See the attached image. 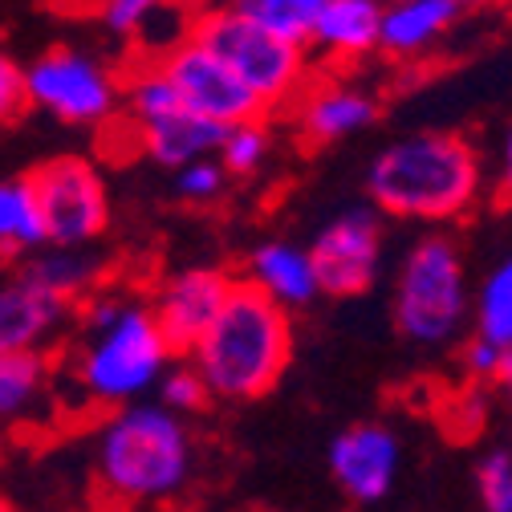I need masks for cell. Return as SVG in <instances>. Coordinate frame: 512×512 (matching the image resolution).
<instances>
[{"instance_id":"cell-1","label":"cell","mask_w":512,"mask_h":512,"mask_svg":"<svg viewBox=\"0 0 512 512\" xmlns=\"http://www.w3.org/2000/svg\"><path fill=\"white\" fill-rule=\"evenodd\" d=\"M370 208L399 220L452 224L480 204V151L456 131H419L387 143L366 171Z\"/></svg>"},{"instance_id":"cell-2","label":"cell","mask_w":512,"mask_h":512,"mask_svg":"<svg viewBox=\"0 0 512 512\" xmlns=\"http://www.w3.org/2000/svg\"><path fill=\"white\" fill-rule=\"evenodd\" d=\"M200 370L212 399L256 403L285 378L293 362V313L256 293L236 277L228 301L212 317V326L187 354Z\"/></svg>"},{"instance_id":"cell-3","label":"cell","mask_w":512,"mask_h":512,"mask_svg":"<svg viewBox=\"0 0 512 512\" xmlns=\"http://www.w3.org/2000/svg\"><path fill=\"white\" fill-rule=\"evenodd\" d=\"M191 435L179 415L159 403L118 407L98 439L102 488L122 504H155L183 492L191 480Z\"/></svg>"},{"instance_id":"cell-4","label":"cell","mask_w":512,"mask_h":512,"mask_svg":"<svg viewBox=\"0 0 512 512\" xmlns=\"http://www.w3.org/2000/svg\"><path fill=\"white\" fill-rule=\"evenodd\" d=\"M187 37L200 49H208L216 61L240 78V86L261 102L265 118L285 114L293 98L309 86V49L289 45L265 29H256L252 21L236 17L228 5H204L191 13Z\"/></svg>"},{"instance_id":"cell-5","label":"cell","mask_w":512,"mask_h":512,"mask_svg":"<svg viewBox=\"0 0 512 512\" xmlns=\"http://www.w3.org/2000/svg\"><path fill=\"white\" fill-rule=\"evenodd\" d=\"M395 326L407 342L439 350L452 346L472 313L468 273H464V252L452 236L431 232L419 236L395 277Z\"/></svg>"},{"instance_id":"cell-6","label":"cell","mask_w":512,"mask_h":512,"mask_svg":"<svg viewBox=\"0 0 512 512\" xmlns=\"http://www.w3.org/2000/svg\"><path fill=\"white\" fill-rule=\"evenodd\" d=\"M171 354L143 305H122V313L98 334H86L78 354V382L102 407H126L163 378Z\"/></svg>"},{"instance_id":"cell-7","label":"cell","mask_w":512,"mask_h":512,"mask_svg":"<svg viewBox=\"0 0 512 512\" xmlns=\"http://www.w3.org/2000/svg\"><path fill=\"white\" fill-rule=\"evenodd\" d=\"M21 183L33 196L45 240H53L57 248H78L106 232V224H110L106 183L90 159H82V155L45 159Z\"/></svg>"},{"instance_id":"cell-8","label":"cell","mask_w":512,"mask_h":512,"mask_svg":"<svg viewBox=\"0 0 512 512\" xmlns=\"http://www.w3.org/2000/svg\"><path fill=\"white\" fill-rule=\"evenodd\" d=\"M305 252H309L317 289L326 297H362L378 281L382 212L370 204H354V208L338 212L313 236V244Z\"/></svg>"},{"instance_id":"cell-9","label":"cell","mask_w":512,"mask_h":512,"mask_svg":"<svg viewBox=\"0 0 512 512\" xmlns=\"http://www.w3.org/2000/svg\"><path fill=\"white\" fill-rule=\"evenodd\" d=\"M155 66L175 86L187 114L216 122V126H224V131L228 126H240V122H261L265 118L261 102L240 86V78L224 66V61H216L208 49H200L191 37L179 41L175 49H167Z\"/></svg>"},{"instance_id":"cell-10","label":"cell","mask_w":512,"mask_h":512,"mask_svg":"<svg viewBox=\"0 0 512 512\" xmlns=\"http://www.w3.org/2000/svg\"><path fill=\"white\" fill-rule=\"evenodd\" d=\"M25 86L29 102L66 122H106L118 110V82L98 61L74 49H49L45 57H37L25 74Z\"/></svg>"},{"instance_id":"cell-11","label":"cell","mask_w":512,"mask_h":512,"mask_svg":"<svg viewBox=\"0 0 512 512\" xmlns=\"http://www.w3.org/2000/svg\"><path fill=\"white\" fill-rule=\"evenodd\" d=\"M232 285H236V273H228V269H183L155 293L151 317H155V330H159L171 362L196 350V342L212 326V317L228 301Z\"/></svg>"},{"instance_id":"cell-12","label":"cell","mask_w":512,"mask_h":512,"mask_svg":"<svg viewBox=\"0 0 512 512\" xmlns=\"http://www.w3.org/2000/svg\"><path fill=\"white\" fill-rule=\"evenodd\" d=\"M403 468V443L387 423H354L330 443V476L354 504H382Z\"/></svg>"},{"instance_id":"cell-13","label":"cell","mask_w":512,"mask_h":512,"mask_svg":"<svg viewBox=\"0 0 512 512\" xmlns=\"http://www.w3.org/2000/svg\"><path fill=\"white\" fill-rule=\"evenodd\" d=\"M293 118V131L305 147H330L342 143L378 118V98L370 90L346 86V82H313L293 98L285 110Z\"/></svg>"},{"instance_id":"cell-14","label":"cell","mask_w":512,"mask_h":512,"mask_svg":"<svg viewBox=\"0 0 512 512\" xmlns=\"http://www.w3.org/2000/svg\"><path fill=\"white\" fill-rule=\"evenodd\" d=\"M456 21V0H391V5H382L378 49L395 61H415L452 33Z\"/></svg>"},{"instance_id":"cell-15","label":"cell","mask_w":512,"mask_h":512,"mask_svg":"<svg viewBox=\"0 0 512 512\" xmlns=\"http://www.w3.org/2000/svg\"><path fill=\"white\" fill-rule=\"evenodd\" d=\"M240 281H248L256 293H265L285 313L305 309V305H313L317 297H322L317 277H313V265H309V252L289 244V240H269L261 248H252Z\"/></svg>"},{"instance_id":"cell-16","label":"cell","mask_w":512,"mask_h":512,"mask_svg":"<svg viewBox=\"0 0 512 512\" xmlns=\"http://www.w3.org/2000/svg\"><path fill=\"white\" fill-rule=\"evenodd\" d=\"M378 21L382 0H326L305 49L326 53L330 61H362L378 49Z\"/></svg>"},{"instance_id":"cell-17","label":"cell","mask_w":512,"mask_h":512,"mask_svg":"<svg viewBox=\"0 0 512 512\" xmlns=\"http://www.w3.org/2000/svg\"><path fill=\"white\" fill-rule=\"evenodd\" d=\"M224 135H228L224 126L204 122V118L187 114V110H175L167 118H155V122L139 126V155L179 171V167L196 163V159H212V151H220Z\"/></svg>"},{"instance_id":"cell-18","label":"cell","mask_w":512,"mask_h":512,"mask_svg":"<svg viewBox=\"0 0 512 512\" xmlns=\"http://www.w3.org/2000/svg\"><path fill=\"white\" fill-rule=\"evenodd\" d=\"M61 313L66 305L17 277L9 289H0V354L37 350V342L61 322Z\"/></svg>"},{"instance_id":"cell-19","label":"cell","mask_w":512,"mask_h":512,"mask_svg":"<svg viewBox=\"0 0 512 512\" xmlns=\"http://www.w3.org/2000/svg\"><path fill=\"white\" fill-rule=\"evenodd\" d=\"M94 277H98V261L90 256H78V252H53V256H41V261L25 265L21 281L41 289L45 297L61 301V305H74V301H86L90 289H94Z\"/></svg>"},{"instance_id":"cell-20","label":"cell","mask_w":512,"mask_h":512,"mask_svg":"<svg viewBox=\"0 0 512 512\" xmlns=\"http://www.w3.org/2000/svg\"><path fill=\"white\" fill-rule=\"evenodd\" d=\"M228 9L289 45H309L313 21L326 9V0H228Z\"/></svg>"},{"instance_id":"cell-21","label":"cell","mask_w":512,"mask_h":512,"mask_svg":"<svg viewBox=\"0 0 512 512\" xmlns=\"http://www.w3.org/2000/svg\"><path fill=\"white\" fill-rule=\"evenodd\" d=\"M472 317H476V338L500 346V350H512V261L496 265L476 301H472Z\"/></svg>"},{"instance_id":"cell-22","label":"cell","mask_w":512,"mask_h":512,"mask_svg":"<svg viewBox=\"0 0 512 512\" xmlns=\"http://www.w3.org/2000/svg\"><path fill=\"white\" fill-rule=\"evenodd\" d=\"M49 358L41 350H21V354H0V419L21 415L45 387Z\"/></svg>"},{"instance_id":"cell-23","label":"cell","mask_w":512,"mask_h":512,"mask_svg":"<svg viewBox=\"0 0 512 512\" xmlns=\"http://www.w3.org/2000/svg\"><path fill=\"white\" fill-rule=\"evenodd\" d=\"M41 216L33 208V196L21 179L0 183V252H17L29 244H41Z\"/></svg>"},{"instance_id":"cell-24","label":"cell","mask_w":512,"mask_h":512,"mask_svg":"<svg viewBox=\"0 0 512 512\" xmlns=\"http://www.w3.org/2000/svg\"><path fill=\"white\" fill-rule=\"evenodd\" d=\"M269 155V118L261 122H240L228 126V135L220 143V167L224 175H252Z\"/></svg>"},{"instance_id":"cell-25","label":"cell","mask_w":512,"mask_h":512,"mask_svg":"<svg viewBox=\"0 0 512 512\" xmlns=\"http://www.w3.org/2000/svg\"><path fill=\"white\" fill-rule=\"evenodd\" d=\"M212 403V391L208 382L200 378V370L191 362H179L171 370H163L159 378V407L171 411V415H196Z\"/></svg>"},{"instance_id":"cell-26","label":"cell","mask_w":512,"mask_h":512,"mask_svg":"<svg viewBox=\"0 0 512 512\" xmlns=\"http://www.w3.org/2000/svg\"><path fill=\"white\" fill-rule=\"evenodd\" d=\"M476 492H480L484 512H512V452L508 447H492L476 464Z\"/></svg>"},{"instance_id":"cell-27","label":"cell","mask_w":512,"mask_h":512,"mask_svg":"<svg viewBox=\"0 0 512 512\" xmlns=\"http://www.w3.org/2000/svg\"><path fill=\"white\" fill-rule=\"evenodd\" d=\"M224 183H228V175H224L220 159H196V163L179 167V175H175V191H179L183 200H191V204L216 200L220 191H224Z\"/></svg>"},{"instance_id":"cell-28","label":"cell","mask_w":512,"mask_h":512,"mask_svg":"<svg viewBox=\"0 0 512 512\" xmlns=\"http://www.w3.org/2000/svg\"><path fill=\"white\" fill-rule=\"evenodd\" d=\"M29 110V86H25V70L13 57L0 53V126L21 122Z\"/></svg>"},{"instance_id":"cell-29","label":"cell","mask_w":512,"mask_h":512,"mask_svg":"<svg viewBox=\"0 0 512 512\" xmlns=\"http://www.w3.org/2000/svg\"><path fill=\"white\" fill-rule=\"evenodd\" d=\"M163 5H171V0H102V17L114 33H135L151 13H159Z\"/></svg>"},{"instance_id":"cell-30","label":"cell","mask_w":512,"mask_h":512,"mask_svg":"<svg viewBox=\"0 0 512 512\" xmlns=\"http://www.w3.org/2000/svg\"><path fill=\"white\" fill-rule=\"evenodd\" d=\"M500 346H492V342H484V338H468V346H464V370L476 378V382H492L496 378V366H500Z\"/></svg>"},{"instance_id":"cell-31","label":"cell","mask_w":512,"mask_h":512,"mask_svg":"<svg viewBox=\"0 0 512 512\" xmlns=\"http://www.w3.org/2000/svg\"><path fill=\"white\" fill-rule=\"evenodd\" d=\"M496 191L508 200L512 196V131L504 135V151H500V171H496Z\"/></svg>"},{"instance_id":"cell-32","label":"cell","mask_w":512,"mask_h":512,"mask_svg":"<svg viewBox=\"0 0 512 512\" xmlns=\"http://www.w3.org/2000/svg\"><path fill=\"white\" fill-rule=\"evenodd\" d=\"M496 387H500V399H504V407H508V415H512V350H504L500 354V366H496Z\"/></svg>"},{"instance_id":"cell-33","label":"cell","mask_w":512,"mask_h":512,"mask_svg":"<svg viewBox=\"0 0 512 512\" xmlns=\"http://www.w3.org/2000/svg\"><path fill=\"white\" fill-rule=\"evenodd\" d=\"M460 13L464 9H500V5H512V0H456Z\"/></svg>"},{"instance_id":"cell-34","label":"cell","mask_w":512,"mask_h":512,"mask_svg":"<svg viewBox=\"0 0 512 512\" xmlns=\"http://www.w3.org/2000/svg\"><path fill=\"white\" fill-rule=\"evenodd\" d=\"M0 512H13V508H9V500H0Z\"/></svg>"},{"instance_id":"cell-35","label":"cell","mask_w":512,"mask_h":512,"mask_svg":"<svg viewBox=\"0 0 512 512\" xmlns=\"http://www.w3.org/2000/svg\"><path fill=\"white\" fill-rule=\"evenodd\" d=\"M387 5H391V0H387Z\"/></svg>"}]
</instances>
